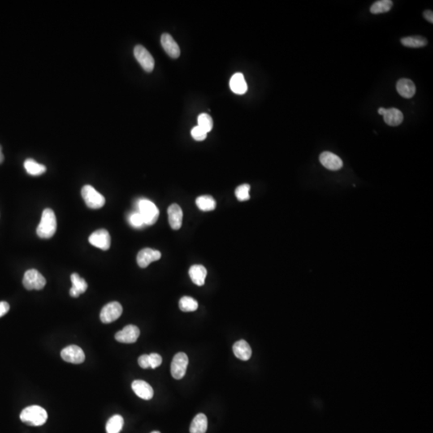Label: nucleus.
<instances>
[{"instance_id": "nucleus-1", "label": "nucleus", "mask_w": 433, "mask_h": 433, "mask_svg": "<svg viewBox=\"0 0 433 433\" xmlns=\"http://www.w3.org/2000/svg\"><path fill=\"white\" fill-rule=\"evenodd\" d=\"M57 218L54 211L52 209H44L36 230L38 236L41 239H51L57 232Z\"/></svg>"}, {"instance_id": "nucleus-2", "label": "nucleus", "mask_w": 433, "mask_h": 433, "mask_svg": "<svg viewBox=\"0 0 433 433\" xmlns=\"http://www.w3.org/2000/svg\"><path fill=\"white\" fill-rule=\"evenodd\" d=\"M20 420L30 426H41L46 423L48 413L41 407L32 405L22 411Z\"/></svg>"}, {"instance_id": "nucleus-3", "label": "nucleus", "mask_w": 433, "mask_h": 433, "mask_svg": "<svg viewBox=\"0 0 433 433\" xmlns=\"http://www.w3.org/2000/svg\"><path fill=\"white\" fill-rule=\"evenodd\" d=\"M138 213L142 217L144 224L147 226L155 224L159 218V209L155 204L147 199H141L138 202Z\"/></svg>"}, {"instance_id": "nucleus-4", "label": "nucleus", "mask_w": 433, "mask_h": 433, "mask_svg": "<svg viewBox=\"0 0 433 433\" xmlns=\"http://www.w3.org/2000/svg\"><path fill=\"white\" fill-rule=\"evenodd\" d=\"M81 195L86 205L90 209H101L105 205V197L91 186H84L81 189Z\"/></svg>"}, {"instance_id": "nucleus-5", "label": "nucleus", "mask_w": 433, "mask_h": 433, "mask_svg": "<svg viewBox=\"0 0 433 433\" xmlns=\"http://www.w3.org/2000/svg\"><path fill=\"white\" fill-rule=\"evenodd\" d=\"M23 284L27 290L32 291L42 290L46 285V279L35 269L27 270L23 278Z\"/></svg>"}, {"instance_id": "nucleus-6", "label": "nucleus", "mask_w": 433, "mask_h": 433, "mask_svg": "<svg viewBox=\"0 0 433 433\" xmlns=\"http://www.w3.org/2000/svg\"><path fill=\"white\" fill-rule=\"evenodd\" d=\"M188 358L184 352H178L171 363V374L175 379H182L186 373Z\"/></svg>"}, {"instance_id": "nucleus-7", "label": "nucleus", "mask_w": 433, "mask_h": 433, "mask_svg": "<svg viewBox=\"0 0 433 433\" xmlns=\"http://www.w3.org/2000/svg\"><path fill=\"white\" fill-rule=\"evenodd\" d=\"M123 308L118 302H112L102 308L101 312V320L104 323H111L117 320L122 315Z\"/></svg>"}, {"instance_id": "nucleus-8", "label": "nucleus", "mask_w": 433, "mask_h": 433, "mask_svg": "<svg viewBox=\"0 0 433 433\" xmlns=\"http://www.w3.org/2000/svg\"><path fill=\"white\" fill-rule=\"evenodd\" d=\"M133 53L136 61H138L144 71L147 72H151L153 71L155 62L153 56L146 48L142 45H136L134 48Z\"/></svg>"}, {"instance_id": "nucleus-9", "label": "nucleus", "mask_w": 433, "mask_h": 433, "mask_svg": "<svg viewBox=\"0 0 433 433\" xmlns=\"http://www.w3.org/2000/svg\"><path fill=\"white\" fill-rule=\"evenodd\" d=\"M61 356L64 361L74 364H80L85 360L84 352L76 345L67 346L61 352Z\"/></svg>"}, {"instance_id": "nucleus-10", "label": "nucleus", "mask_w": 433, "mask_h": 433, "mask_svg": "<svg viewBox=\"0 0 433 433\" xmlns=\"http://www.w3.org/2000/svg\"><path fill=\"white\" fill-rule=\"evenodd\" d=\"M88 241L92 246L100 248L103 250H108L111 246L110 235L105 229H101L92 233Z\"/></svg>"}, {"instance_id": "nucleus-11", "label": "nucleus", "mask_w": 433, "mask_h": 433, "mask_svg": "<svg viewBox=\"0 0 433 433\" xmlns=\"http://www.w3.org/2000/svg\"><path fill=\"white\" fill-rule=\"evenodd\" d=\"M140 336V330L134 325L124 326L122 331H118L115 335L117 341L122 343H133Z\"/></svg>"}, {"instance_id": "nucleus-12", "label": "nucleus", "mask_w": 433, "mask_h": 433, "mask_svg": "<svg viewBox=\"0 0 433 433\" xmlns=\"http://www.w3.org/2000/svg\"><path fill=\"white\" fill-rule=\"evenodd\" d=\"M161 257V252L151 248L141 249L136 257V262L141 268H146L149 264L159 260Z\"/></svg>"}, {"instance_id": "nucleus-13", "label": "nucleus", "mask_w": 433, "mask_h": 433, "mask_svg": "<svg viewBox=\"0 0 433 433\" xmlns=\"http://www.w3.org/2000/svg\"><path fill=\"white\" fill-rule=\"evenodd\" d=\"M319 161L322 166L327 170L336 171L343 167V161L340 157L331 152H323L321 153Z\"/></svg>"}, {"instance_id": "nucleus-14", "label": "nucleus", "mask_w": 433, "mask_h": 433, "mask_svg": "<svg viewBox=\"0 0 433 433\" xmlns=\"http://www.w3.org/2000/svg\"><path fill=\"white\" fill-rule=\"evenodd\" d=\"M161 45L163 47L164 50L170 56L171 58L177 59L180 57V48L178 46L174 38L170 36V34L164 33L161 38Z\"/></svg>"}, {"instance_id": "nucleus-15", "label": "nucleus", "mask_w": 433, "mask_h": 433, "mask_svg": "<svg viewBox=\"0 0 433 433\" xmlns=\"http://www.w3.org/2000/svg\"><path fill=\"white\" fill-rule=\"evenodd\" d=\"M168 215L169 222L173 230H178L181 229L183 220V212L180 205L178 204H172L168 208Z\"/></svg>"}, {"instance_id": "nucleus-16", "label": "nucleus", "mask_w": 433, "mask_h": 433, "mask_svg": "<svg viewBox=\"0 0 433 433\" xmlns=\"http://www.w3.org/2000/svg\"><path fill=\"white\" fill-rule=\"evenodd\" d=\"M132 388L136 396L143 400H149L153 397V387L145 381H133L132 383Z\"/></svg>"}, {"instance_id": "nucleus-17", "label": "nucleus", "mask_w": 433, "mask_h": 433, "mask_svg": "<svg viewBox=\"0 0 433 433\" xmlns=\"http://www.w3.org/2000/svg\"><path fill=\"white\" fill-rule=\"evenodd\" d=\"M233 352L237 358L243 361L249 360L252 356L251 348L244 339H241L234 344Z\"/></svg>"}, {"instance_id": "nucleus-18", "label": "nucleus", "mask_w": 433, "mask_h": 433, "mask_svg": "<svg viewBox=\"0 0 433 433\" xmlns=\"http://www.w3.org/2000/svg\"><path fill=\"white\" fill-rule=\"evenodd\" d=\"M71 281L72 287L70 289V295L71 297H79L81 294L84 293L87 291L88 284L84 278H81L79 274L76 273L71 274Z\"/></svg>"}, {"instance_id": "nucleus-19", "label": "nucleus", "mask_w": 433, "mask_h": 433, "mask_svg": "<svg viewBox=\"0 0 433 433\" xmlns=\"http://www.w3.org/2000/svg\"><path fill=\"white\" fill-rule=\"evenodd\" d=\"M396 90L404 98L411 99L416 93V85L408 79H400L396 83Z\"/></svg>"}, {"instance_id": "nucleus-20", "label": "nucleus", "mask_w": 433, "mask_h": 433, "mask_svg": "<svg viewBox=\"0 0 433 433\" xmlns=\"http://www.w3.org/2000/svg\"><path fill=\"white\" fill-rule=\"evenodd\" d=\"M230 87L233 92L235 94L243 95L247 92V84L246 82L245 77L243 73L238 72L234 74L230 80Z\"/></svg>"}, {"instance_id": "nucleus-21", "label": "nucleus", "mask_w": 433, "mask_h": 433, "mask_svg": "<svg viewBox=\"0 0 433 433\" xmlns=\"http://www.w3.org/2000/svg\"><path fill=\"white\" fill-rule=\"evenodd\" d=\"M188 274H189L192 283L199 287H201L205 284V278L207 275V270L201 265H193L188 270Z\"/></svg>"}, {"instance_id": "nucleus-22", "label": "nucleus", "mask_w": 433, "mask_h": 433, "mask_svg": "<svg viewBox=\"0 0 433 433\" xmlns=\"http://www.w3.org/2000/svg\"><path fill=\"white\" fill-rule=\"evenodd\" d=\"M383 121L390 126H398L404 121V115L400 110L391 108L386 109L383 114Z\"/></svg>"}, {"instance_id": "nucleus-23", "label": "nucleus", "mask_w": 433, "mask_h": 433, "mask_svg": "<svg viewBox=\"0 0 433 433\" xmlns=\"http://www.w3.org/2000/svg\"><path fill=\"white\" fill-rule=\"evenodd\" d=\"M208 428L207 417L205 414L200 413L192 420L190 425V433H205Z\"/></svg>"}, {"instance_id": "nucleus-24", "label": "nucleus", "mask_w": 433, "mask_h": 433, "mask_svg": "<svg viewBox=\"0 0 433 433\" xmlns=\"http://www.w3.org/2000/svg\"><path fill=\"white\" fill-rule=\"evenodd\" d=\"M24 168L27 174L32 176H40L41 174H44L47 170L46 166L38 163L35 160L31 158H28L24 161Z\"/></svg>"}, {"instance_id": "nucleus-25", "label": "nucleus", "mask_w": 433, "mask_h": 433, "mask_svg": "<svg viewBox=\"0 0 433 433\" xmlns=\"http://www.w3.org/2000/svg\"><path fill=\"white\" fill-rule=\"evenodd\" d=\"M196 205L201 211H212L216 208V201L211 196H200L196 200Z\"/></svg>"}, {"instance_id": "nucleus-26", "label": "nucleus", "mask_w": 433, "mask_h": 433, "mask_svg": "<svg viewBox=\"0 0 433 433\" xmlns=\"http://www.w3.org/2000/svg\"><path fill=\"white\" fill-rule=\"evenodd\" d=\"M124 425V419L120 415H115L109 419L106 425L107 433H120Z\"/></svg>"}, {"instance_id": "nucleus-27", "label": "nucleus", "mask_w": 433, "mask_h": 433, "mask_svg": "<svg viewBox=\"0 0 433 433\" xmlns=\"http://www.w3.org/2000/svg\"><path fill=\"white\" fill-rule=\"evenodd\" d=\"M401 44L408 48H417L425 46L428 41L425 38L421 36H408L402 38Z\"/></svg>"}, {"instance_id": "nucleus-28", "label": "nucleus", "mask_w": 433, "mask_h": 433, "mask_svg": "<svg viewBox=\"0 0 433 433\" xmlns=\"http://www.w3.org/2000/svg\"><path fill=\"white\" fill-rule=\"evenodd\" d=\"M393 6V2L391 0H379L374 2L370 7V11L372 14H381L387 12L391 10Z\"/></svg>"}, {"instance_id": "nucleus-29", "label": "nucleus", "mask_w": 433, "mask_h": 433, "mask_svg": "<svg viewBox=\"0 0 433 433\" xmlns=\"http://www.w3.org/2000/svg\"><path fill=\"white\" fill-rule=\"evenodd\" d=\"M179 308L182 311H195L198 308V303L192 298L184 296L179 301Z\"/></svg>"}, {"instance_id": "nucleus-30", "label": "nucleus", "mask_w": 433, "mask_h": 433, "mask_svg": "<svg viewBox=\"0 0 433 433\" xmlns=\"http://www.w3.org/2000/svg\"><path fill=\"white\" fill-rule=\"evenodd\" d=\"M197 123H198L199 127L203 128L207 133L211 131L213 126H214L213 119L207 113L200 114L197 118Z\"/></svg>"}, {"instance_id": "nucleus-31", "label": "nucleus", "mask_w": 433, "mask_h": 433, "mask_svg": "<svg viewBox=\"0 0 433 433\" xmlns=\"http://www.w3.org/2000/svg\"><path fill=\"white\" fill-rule=\"evenodd\" d=\"M249 189L250 186L248 184H243L237 187L235 189V195L238 200L240 201H248L249 199Z\"/></svg>"}, {"instance_id": "nucleus-32", "label": "nucleus", "mask_w": 433, "mask_h": 433, "mask_svg": "<svg viewBox=\"0 0 433 433\" xmlns=\"http://www.w3.org/2000/svg\"><path fill=\"white\" fill-rule=\"evenodd\" d=\"M191 135H192V138L194 139L195 140L201 141V140H204L206 138L207 132H205L203 128H201V127L197 125L195 126L194 128L191 130Z\"/></svg>"}, {"instance_id": "nucleus-33", "label": "nucleus", "mask_w": 433, "mask_h": 433, "mask_svg": "<svg viewBox=\"0 0 433 433\" xmlns=\"http://www.w3.org/2000/svg\"><path fill=\"white\" fill-rule=\"evenodd\" d=\"M129 222L131 226H133L135 228L141 227L144 224V220H143L142 217L139 214L138 212L137 213H133V214L130 215Z\"/></svg>"}, {"instance_id": "nucleus-34", "label": "nucleus", "mask_w": 433, "mask_h": 433, "mask_svg": "<svg viewBox=\"0 0 433 433\" xmlns=\"http://www.w3.org/2000/svg\"><path fill=\"white\" fill-rule=\"evenodd\" d=\"M149 356L151 369H155L158 368L162 363V357L159 354L157 353H152Z\"/></svg>"}, {"instance_id": "nucleus-35", "label": "nucleus", "mask_w": 433, "mask_h": 433, "mask_svg": "<svg viewBox=\"0 0 433 433\" xmlns=\"http://www.w3.org/2000/svg\"><path fill=\"white\" fill-rule=\"evenodd\" d=\"M138 364L140 368L146 369L150 368V363H149V355H143L140 356L138 359Z\"/></svg>"}, {"instance_id": "nucleus-36", "label": "nucleus", "mask_w": 433, "mask_h": 433, "mask_svg": "<svg viewBox=\"0 0 433 433\" xmlns=\"http://www.w3.org/2000/svg\"><path fill=\"white\" fill-rule=\"evenodd\" d=\"M10 310V306L6 302H0V318L5 315Z\"/></svg>"}, {"instance_id": "nucleus-37", "label": "nucleus", "mask_w": 433, "mask_h": 433, "mask_svg": "<svg viewBox=\"0 0 433 433\" xmlns=\"http://www.w3.org/2000/svg\"><path fill=\"white\" fill-rule=\"evenodd\" d=\"M424 16H425V19H427L428 21L430 22V23H433V11H430V10H428V11H425L424 12Z\"/></svg>"}, {"instance_id": "nucleus-38", "label": "nucleus", "mask_w": 433, "mask_h": 433, "mask_svg": "<svg viewBox=\"0 0 433 433\" xmlns=\"http://www.w3.org/2000/svg\"><path fill=\"white\" fill-rule=\"evenodd\" d=\"M3 160H4V156L2 153V147L0 146V164L2 163Z\"/></svg>"}, {"instance_id": "nucleus-39", "label": "nucleus", "mask_w": 433, "mask_h": 433, "mask_svg": "<svg viewBox=\"0 0 433 433\" xmlns=\"http://www.w3.org/2000/svg\"><path fill=\"white\" fill-rule=\"evenodd\" d=\"M385 110H386L385 108H379V109H378V113H379V115L383 116V114H384L385 113Z\"/></svg>"}, {"instance_id": "nucleus-40", "label": "nucleus", "mask_w": 433, "mask_h": 433, "mask_svg": "<svg viewBox=\"0 0 433 433\" xmlns=\"http://www.w3.org/2000/svg\"><path fill=\"white\" fill-rule=\"evenodd\" d=\"M160 433V432H158V431H154V432H152V433Z\"/></svg>"}]
</instances>
